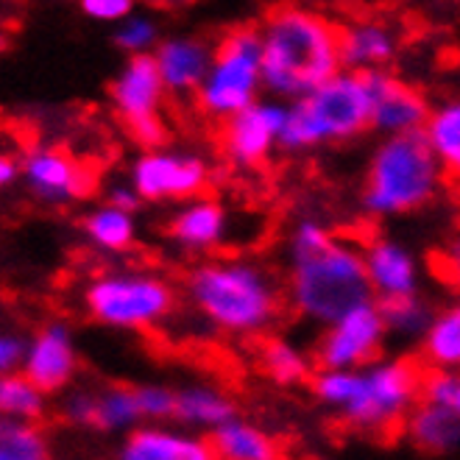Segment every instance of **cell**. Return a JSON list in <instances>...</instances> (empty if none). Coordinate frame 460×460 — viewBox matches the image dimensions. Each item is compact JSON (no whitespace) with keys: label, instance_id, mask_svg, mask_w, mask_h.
<instances>
[{"label":"cell","instance_id":"cell-25","mask_svg":"<svg viewBox=\"0 0 460 460\" xmlns=\"http://www.w3.org/2000/svg\"><path fill=\"white\" fill-rule=\"evenodd\" d=\"M424 134L449 176L460 179V98L432 110Z\"/></svg>","mask_w":460,"mask_h":460},{"label":"cell","instance_id":"cell-39","mask_svg":"<svg viewBox=\"0 0 460 460\" xmlns=\"http://www.w3.org/2000/svg\"><path fill=\"white\" fill-rule=\"evenodd\" d=\"M137 201H140V193H137V187H134L131 181L128 184H115L110 190V204L134 209V207H137Z\"/></svg>","mask_w":460,"mask_h":460},{"label":"cell","instance_id":"cell-8","mask_svg":"<svg viewBox=\"0 0 460 460\" xmlns=\"http://www.w3.org/2000/svg\"><path fill=\"white\" fill-rule=\"evenodd\" d=\"M424 371L416 360H388L363 371V388L341 411L343 419L363 432H391L421 399Z\"/></svg>","mask_w":460,"mask_h":460},{"label":"cell","instance_id":"cell-24","mask_svg":"<svg viewBox=\"0 0 460 460\" xmlns=\"http://www.w3.org/2000/svg\"><path fill=\"white\" fill-rule=\"evenodd\" d=\"M234 419V402L215 388L193 385L176 391V421L187 427H221Z\"/></svg>","mask_w":460,"mask_h":460},{"label":"cell","instance_id":"cell-37","mask_svg":"<svg viewBox=\"0 0 460 460\" xmlns=\"http://www.w3.org/2000/svg\"><path fill=\"white\" fill-rule=\"evenodd\" d=\"M29 346H31V341H25L17 332H6L0 338V368H4V374H14L17 368L25 366Z\"/></svg>","mask_w":460,"mask_h":460},{"label":"cell","instance_id":"cell-2","mask_svg":"<svg viewBox=\"0 0 460 460\" xmlns=\"http://www.w3.org/2000/svg\"><path fill=\"white\" fill-rule=\"evenodd\" d=\"M262 84L277 98H305L341 73V25L305 6H277L260 25Z\"/></svg>","mask_w":460,"mask_h":460},{"label":"cell","instance_id":"cell-33","mask_svg":"<svg viewBox=\"0 0 460 460\" xmlns=\"http://www.w3.org/2000/svg\"><path fill=\"white\" fill-rule=\"evenodd\" d=\"M421 399L432 404H444L460 413V374L455 368H432L424 371Z\"/></svg>","mask_w":460,"mask_h":460},{"label":"cell","instance_id":"cell-35","mask_svg":"<svg viewBox=\"0 0 460 460\" xmlns=\"http://www.w3.org/2000/svg\"><path fill=\"white\" fill-rule=\"evenodd\" d=\"M98 416V391H78L70 394L62 404V419L75 427H95Z\"/></svg>","mask_w":460,"mask_h":460},{"label":"cell","instance_id":"cell-3","mask_svg":"<svg viewBox=\"0 0 460 460\" xmlns=\"http://www.w3.org/2000/svg\"><path fill=\"white\" fill-rule=\"evenodd\" d=\"M193 307L224 332L257 335L279 318L282 293L265 268L246 260H209L187 274Z\"/></svg>","mask_w":460,"mask_h":460},{"label":"cell","instance_id":"cell-40","mask_svg":"<svg viewBox=\"0 0 460 460\" xmlns=\"http://www.w3.org/2000/svg\"><path fill=\"white\" fill-rule=\"evenodd\" d=\"M17 179H22V165H20V159H14L12 154H4V156H0V184L9 187V184H14Z\"/></svg>","mask_w":460,"mask_h":460},{"label":"cell","instance_id":"cell-22","mask_svg":"<svg viewBox=\"0 0 460 460\" xmlns=\"http://www.w3.org/2000/svg\"><path fill=\"white\" fill-rule=\"evenodd\" d=\"M209 441L221 460H279L274 438L265 436L260 427L240 419L215 427Z\"/></svg>","mask_w":460,"mask_h":460},{"label":"cell","instance_id":"cell-6","mask_svg":"<svg viewBox=\"0 0 460 460\" xmlns=\"http://www.w3.org/2000/svg\"><path fill=\"white\" fill-rule=\"evenodd\" d=\"M262 84V37L260 29L240 25L215 45L212 65L201 90L196 93L199 110L207 118L226 120L252 106Z\"/></svg>","mask_w":460,"mask_h":460},{"label":"cell","instance_id":"cell-10","mask_svg":"<svg viewBox=\"0 0 460 460\" xmlns=\"http://www.w3.org/2000/svg\"><path fill=\"white\" fill-rule=\"evenodd\" d=\"M388 323L383 318L380 302H366L349 310L338 321L327 323V330L318 338L313 363L318 371H351L366 368L380 355Z\"/></svg>","mask_w":460,"mask_h":460},{"label":"cell","instance_id":"cell-12","mask_svg":"<svg viewBox=\"0 0 460 460\" xmlns=\"http://www.w3.org/2000/svg\"><path fill=\"white\" fill-rule=\"evenodd\" d=\"M288 120L282 101H254L224 120L221 148L234 168H260L279 143Z\"/></svg>","mask_w":460,"mask_h":460},{"label":"cell","instance_id":"cell-13","mask_svg":"<svg viewBox=\"0 0 460 460\" xmlns=\"http://www.w3.org/2000/svg\"><path fill=\"white\" fill-rule=\"evenodd\" d=\"M29 193L45 204H70L93 190L95 176L59 146H31L20 159Z\"/></svg>","mask_w":460,"mask_h":460},{"label":"cell","instance_id":"cell-29","mask_svg":"<svg viewBox=\"0 0 460 460\" xmlns=\"http://www.w3.org/2000/svg\"><path fill=\"white\" fill-rule=\"evenodd\" d=\"M143 419L140 402H137V388L131 385H110L98 391V416H95V429H126L134 427Z\"/></svg>","mask_w":460,"mask_h":460},{"label":"cell","instance_id":"cell-4","mask_svg":"<svg viewBox=\"0 0 460 460\" xmlns=\"http://www.w3.org/2000/svg\"><path fill=\"white\" fill-rule=\"evenodd\" d=\"M447 171L424 128L388 134L376 146L363 181V207L371 215L416 212L438 196Z\"/></svg>","mask_w":460,"mask_h":460},{"label":"cell","instance_id":"cell-7","mask_svg":"<svg viewBox=\"0 0 460 460\" xmlns=\"http://www.w3.org/2000/svg\"><path fill=\"white\" fill-rule=\"evenodd\" d=\"M87 313L115 330H151L176 307L173 288L146 270H118L93 279L84 290Z\"/></svg>","mask_w":460,"mask_h":460},{"label":"cell","instance_id":"cell-38","mask_svg":"<svg viewBox=\"0 0 460 460\" xmlns=\"http://www.w3.org/2000/svg\"><path fill=\"white\" fill-rule=\"evenodd\" d=\"M432 268H436V274L447 285H452L455 290H460V237L452 243L447 252L436 254V265H432Z\"/></svg>","mask_w":460,"mask_h":460},{"label":"cell","instance_id":"cell-5","mask_svg":"<svg viewBox=\"0 0 460 460\" xmlns=\"http://www.w3.org/2000/svg\"><path fill=\"white\" fill-rule=\"evenodd\" d=\"M371 128V93L366 75L341 70L321 87L288 106L282 131L285 151H305L321 143H346Z\"/></svg>","mask_w":460,"mask_h":460},{"label":"cell","instance_id":"cell-19","mask_svg":"<svg viewBox=\"0 0 460 460\" xmlns=\"http://www.w3.org/2000/svg\"><path fill=\"white\" fill-rule=\"evenodd\" d=\"M396 31L383 20H358L341 25V50L343 65L349 70L368 73V70H385V65L396 57Z\"/></svg>","mask_w":460,"mask_h":460},{"label":"cell","instance_id":"cell-30","mask_svg":"<svg viewBox=\"0 0 460 460\" xmlns=\"http://www.w3.org/2000/svg\"><path fill=\"white\" fill-rule=\"evenodd\" d=\"M0 460H48V441L37 421L4 419L0 427Z\"/></svg>","mask_w":460,"mask_h":460},{"label":"cell","instance_id":"cell-15","mask_svg":"<svg viewBox=\"0 0 460 460\" xmlns=\"http://www.w3.org/2000/svg\"><path fill=\"white\" fill-rule=\"evenodd\" d=\"M75 371H78V355H75L70 327L62 321L45 323V327L31 338L22 374L29 376L40 391L57 394L70 385Z\"/></svg>","mask_w":460,"mask_h":460},{"label":"cell","instance_id":"cell-31","mask_svg":"<svg viewBox=\"0 0 460 460\" xmlns=\"http://www.w3.org/2000/svg\"><path fill=\"white\" fill-rule=\"evenodd\" d=\"M380 310H383V318L388 323V332H396V335H408V338H416V335H427L429 323L436 315H429V307L419 299V296H399V299H380Z\"/></svg>","mask_w":460,"mask_h":460},{"label":"cell","instance_id":"cell-16","mask_svg":"<svg viewBox=\"0 0 460 460\" xmlns=\"http://www.w3.org/2000/svg\"><path fill=\"white\" fill-rule=\"evenodd\" d=\"M209 45L199 37H171L154 48V59L173 95H196L212 65Z\"/></svg>","mask_w":460,"mask_h":460},{"label":"cell","instance_id":"cell-23","mask_svg":"<svg viewBox=\"0 0 460 460\" xmlns=\"http://www.w3.org/2000/svg\"><path fill=\"white\" fill-rule=\"evenodd\" d=\"M84 232L90 243L101 252L120 254L134 246L137 237V224H134V209L118 207V204H101L84 218Z\"/></svg>","mask_w":460,"mask_h":460},{"label":"cell","instance_id":"cell-34","mask_svg":"<svg viewBox=\"0 0 460 460\" xmlns=\"http://www.w3.org/2000/svg\"><path fill=\"white\" fill-rule=\"evenodd\" d=\"M137 402L143 419H176V391L165 385H137Z\"/></svg>","mask_w":460,"mask_h":460},{"label":"cell","instance_id":"cell-27","mask_svg":"<svg viewBox=\"0 0 460 460\" xmlns=\"http://www.w3.org/2000/svg\"><path fill=\"white\" fill-rule=\"evenodd\" d=\"M424 360L432 368H460V302L432 318L424 335Z\"/></svg>","mask_w":460,"mask_h":460},{"label":"cell","instance_id":"cell-36","mask_svg":"<svg viewBox=\"0 0 460 460\" xmlns=\"http://www.w3.org/2000/svg\"><path fill=\"white\" fill-rule=\"evenodd\" d=\"M81 12L98 22H120L134 14V0H78Z\"/></svg>","mask_w":460,"mask_h":460},{"label":"cell","instance_id":"cell-20","mask_svg":"<svg viewBox=\"0 0 460 460\" xmlns=\"http://www.w3.org/2000/svg\"><path fill=\"white\" fill-rule=\"evenodd\" d=\"M229 226L226 209L212 199H190L168 226V234L184 252H209L224 240Z\"/></svg>","mask_w":460,"mask_h":460},{"label":"cell","instance_id":"cell-18","mask_svg":"<svg viewBox=\"0 0 460 460\" xmlns=\"http://www.w3.org/2000/svg\"><path fill=\"white\" fill-rule=\"evenodd\" d=\"M366 270L376 299H399V296H413L419 288V268L411 252L399 246L396 240H371L363 249Z\"/></svg>","mask_w":460,"mask_h":460},{"label":"cell","instance_id":"cell-32","mask_svg":"<svg viewBox=\"0 0 460 460\" xmlns=\"http://www.w3.org/2000/svg\"><path fill=\"white\" fill-rule=\"evenodd\" d=\"M156 25L148 17L140 14H128L126 20H120L118 31H115V42L120 50H126L128 57H137V53H151V48L159 45L156 40Z\"/></svg>","mask_w":460,"mask_h":460},{"label":"cell","instance_id":"cell-9","mask_svg":"<svg viewBox=\"0 0 460 460\" xmlns=\"http://www.w3.org/2000/svg\"><path fill=\"white\" fill-rule=\"evenodd\" d=\"M168 87L162 81L154 53H137L128 57L123 70L115 75L110 87L112 110L126 126L128 137L146 151L159 148L168 137L165 120H162V103H165Z\"/></svg>","mask_w":460,"mask_h":460},{"label":"cell","instance_id":"cell-14","mask_svg":"<svg viewBox=\"0 0 460 460\" xmlns=\"http://www.w3.org/2000/svg\"><path fill=\"white\" fill-rule=\"evenodd\" d=\"M366 84L371 93V128L388 134L421 131L429 118L427 98L408 81L391 75L388 70H368Z\"/></svg>","mask_w":460,"mask_h":460},{"label":"cell","instance_id":"cell-21","mask_svg":"<svg viewBox=\"0 0 460 460\" xmlns=\"http://www.w3.org/2000/svg\"><path fill=\"white\" fill-rule=\"evenodd\" d=\"M411 438L419 449L429 455L449 452L460 444V413L444 404L424 402L411 413Z\"/></svg>","mask_w":460,"mask_h":460},{"label":"cell","instance_id":"cell-1","mask_svg":"<svg viewBox=\"0 0 460 460\" xmlns=\"http://www.w3.org/2000/svg\"><path fill=\"white\" fill-rule=\"evenodd\" d=\"M288 254V302L299 315L327 327L349 310L374 302L366 254L332 237V232H327L321 224H296Z\"/></svg>","mask_w":460,"mask_h":460},{"label":"cell","instance_id":"cell-28","mask_svg":"<svg viewBox=\"0 0 460 460\" xmlns=\"http://www.w3.org/2000/svg\"><path fill=\"white\" fill-rule=\"evenodd\" d=\"M45 391H40L25 374H4L0 380V411L6 419L42 421L45 419Z\"/></svg>","mask_w":460,"mask_h":460},{"label":"cell","instance_id":"cell-17","mask_svg":"<svg viewBox=\"0 0 460 460\" xmlns=\"http://www.w3.org/2000/svg\"><path fill=\"white\" fill-rule=\"evenodd\" d=\"M118 460H221L212 441L187 436L168 427H140L131 429Z\"/></svg>","mask_w":460,"mask_h":460},{"label":"cell","instance_id":"cell-26","mask_svg":"<svg viewBox=\"0 0 460 460\" xmlns=\"http://www.w3.org/2000/svg\"><path fill=\"white\" fill-rule=\"evenodd\" d=\"M260 368L277 385H302L313 376V363L285 338H265L260 343Z\"/></svg>","mask_w":460,"mask_h":460},{"label":"cell","instance_id":"cell-11","mask_svg":"<svg viewBox=\"0 0 460 460\" xmlns=\"http://www.w3.org/2000/svg\"><path fill=\"white\" fill-rule=\"evenodd\" d=\"M128 181L148 201H190L207 190L209 168L201 156L151 148L131 165Z\"/></svg>","mask_w":460,"mask_h":460}]
</instances>
